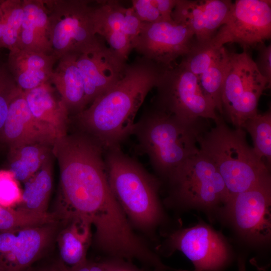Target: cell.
Here are the masks:
<instances>
[{
	"mask_svg": "<svg viewBox=\"0 0 271 271\" xmlns=\"http://www.w3.org/2000/svg\"><path fill=\"white\" fill-rule=\"evenodd\" d=\"M23 190L19 181L9 170H0V206L15 208L22 201Z\"/></svg>",
	"mask_w": 271,
	"mask_h": 271,
	"instance_id": "4dcf8cb0",
	"label": "cell"
},
{
	"mask_svg": "<svg viewBox=\"0 0 271 271\" xmlns=\"http://www.w3.org/2000/svg\"><path fill=\"white\" fill-rule=\"evenodd\" d=\"M270 37L271 1L236 0L210 43L217 48L235 43L246 50Z\"/></svg>",
	"mask_w": 271,
	"mask_h": 271,
	"instance_id": "30bf717a",
	"label": "cell"
},
{
	"mask_svg": "<svg viewBox=\"0 0 271 271\" xmlns=\"http://www.w3.org/2000/svg\"><path fill=\"white\" fill-rule=\"evenodd\" d=\"M205 120L181 119L153 105L135 122L132 134L154 170L168 178L199 151V139L207 130Z\"/></svg>",
	"mask_w": 271,
	"mask_h": 271,
	"instance_id": "3957f363",
	"label": "cell"
},
{
	"mask_svg": "<svg viewBox=\"0 0 271 271\" xmlns=\"http://www.w3.org/2000/svg\"><path fill=\"white\" fill-rule=\"evenodd\" d=\"M61 271H104L99 262H93L87 259L84 262L73 267L68 268L57 261Z\"/></svg>",
	"mask_w": 271,
	"mask_h": 271,
	"instance_id": "d590c367",
	"label": "cell"
},
{
	"mask_svg": "<svg viewBox=\"0 0 271 271\" xmlns=\"http://www.w3.org/2000/svg\"><path fill=\"white\" fill-rule=\"evenodd\" d=\"M246 50H227L221 101L223 114L235 128H241L248 118L258 113L259 99L270 88Z\"/></svg>",
	"mask_w": 271,
	"mask_h": 271,
	"instance_id": "8992f818",
	"label": "cell"
},
{
	"mask_svg": "<svg viewBox=\"0 0 271 271\" xmlns=\"http://www.w3.org/2000/svg\"><path fill=\"white\" fill-rule=\"evenodd\" d=\"M86 0H44L50 22L53 53L59 59L80 54L98 42L93 19L94 5Z\"/></svg>",
	"mask_w": 271,
	"mask_h": 271,
	"instance_id": "52a82bcc",
	"label": "cell"
},
{
	"mask_svg": "<svg viewBox=\"0 0 271 271\" xmlns=\"http://www.w3.org/2000/svg\"><path fill=\"white\" fill-rule=\"evenodd\" d=\"M2 2V1H0V9H1V5Z\"/></svg>",
	"mask_w": 271,
	"mask_h": 271,
	"instance_id": "74e56055",
	"label": "cell"
},
{
	"mask_svg": "<svg viewBox=\"0 0 271 271\" xmlns=\"http://www.w3.org/2000/svg\"><path fill=\"white\" fill-rule=\"evenodd\" d=\"M223 47L217 48L210 42L201 43L196 41L179 64L198 77L219 56Z\"/></svg>",
	"mask_w": 271,
	"mask_h": 271,
	"instance_id": "f546056e",
	"label": "cell"
},
{
	"mask_svg": "<svg viewBox=\"0 0 271 271\" xmlns=\"http://www.w3.org/2000/svg\"><path fill=\"white\" fill-rule=\"evenodd\" d=\"M59 221L55 212L35 213L0 206V232L39 226Z\"/></svg>",
	"mask_w": 271,
	"mask_h": 271,
	"instance_id": "83f0119b",
	"label": "cell"
},
{
	"mask_svg": "<svg viewBox=\"0 0 271 271\" xmlns=\"http://www.w3.org/2000/svg\"><path fill=\"white\" fill-rule=\"evenodd\" d=\"M51 146L33 144L10 149V169L19 182H26L52 154Z\"/></svg>",
	"mask_w": 271,
	"mask_h": 271,
	"instance_id": "d4e9b609",
	"label": "cell"
},
{
	"mask_svg": "<svg viewBox=\"0 0 271 271\" xmlns=\"http://www.w3.org/2000/svg\"><path fill=\"white\" fill-rule=\"evenodd\" d=\"M23 18L17 48L52 54L49 15L44 0H23Z\"/></svg>",
	"mask_w": 271,
	"mask_h": 271,
	"instance_id": "ffe728a7",
	"label": "cell"
},
{
	"mask_svg": "<svg viewBox=\"0 0 271 271\" xmlns=\"http://www.w3.org/2000/svg\"><path fill=\"white\" fill-rule=\"evenodd\" d=\"M52 153L60 171L55 212L59 220L85 219L95 227V239L102 244L125 239L131 228L110 189L101 146L79 131L58 138Z\"/></svg>",
	"mask_w": 271,
	"mask_h": 271,
	"instance_id": "6da1fadb",
	"label": "cell"
},
{
	"mask_svg": "<svg viewBox=\"0 0 271 271\" xmlns=\"http://www.w3.org/2000/svg\"><path fill=\"white\" fill-rule=\"evenodd\" d=\"M29 271H61L57 262L40 267L33 266Z\"/></svg>",
	"mask_w": 271,
	"mask_h": 271,
	"instance_id": "8d00e7d4",
	"label": "cell"
},
{
	"mask_svg": "<svg viewBox=\"0 0 271 271\" xmlns=\"http://www.w3.org/2000/svg\"><path fill=\"white\" fill-rule=\"evenodd\" d=\"M94 5L93 19L97 35L122 60L133 50V42L143 23L133 10L115 0L98 1Z\"/></svg>",
	"mask_w": 271,
	"mask_h": 271,
	"instance_id": "5bb4252c",
	"label": "cell"
},
{
	"mask_svg": "<svg viewBox=\"0 0 271 271\" xmlns=\"http://www.w3.org/2000/svg\"><path fill=\"white\" fill-rule=\"evenodd\" d=\"M175 197L191 206L214 208L226 206L229 194L215 165L200 150L168 178Z\"/></svg>",
	"mask_w": 271,
	"mask_h": 271,
	"instance_id": "9c48e42d",
	"label": "cell"
},
{
	"mask_svg": "<svg viewBox=\"0 0 271 271\" xmlns=\"http://www.w3.org/2000/svg\"><path fill=\"white\" fill-rule=\"evenodd\" d=\"M19 88L12 76L0 87V138L11 102Z\"/></svg>",
	"mask_w": 271,
	"mask_h": 271,
	"instance_id": "d6a6232c",
	"label": "cell"
},
{
	"mask_svg": "<svg viewBox=\"0 0 271 271\" xmlns=\"http://www.w3.org/2000/svg\"><path fill=\"white\" fill-rule=\"evenodd\" d=\"M166 69L144 57L127 64L122 77L74 115L81 131L104 151L120 146L132 133L134 118L149 92Z\"/></svg>",
	"mask_w": 271,
	"mask_h": 271,
	"instance_id": "7a4b0ae2",
	"label": "cell"
},
{
	"mask_svg": "<svg viewBox=\"0 0 271 271\" xmlns=\"http://www.w3.org/2000/svg\"><path fill=\"white\" fill-rule=\"evenodd\" d=\"M99 262L104 271H147L121 258L110 257Z\"/></svg>",
	"mask_w": 271,
	"mask_h": 271,
	"instance_id": "e575fe53",
	"label": "cell"
},
{
	"mask_svg": "<svg viewBox=\"0 0 271 271\" xmlns=\"http://www.w3.org/2000/svg\"><path fill=\"white\" fill-rule=\"evenodd\" d=\"M62 222L63 227L57 236L59 251V259L57 261L66 267L71 268L87 260V252L92 237V225L78 217Z\"/></svg>",
	"mask_w": 271,
	"mask_h": 271,
	"instance_id": "603a6c76",
	"label": "cell"
},
{
	"mask_svg": "<svg viewBox=\"0 0 271 271\" xmlns=\"http://www.w3.org/2000/svg\"><path fill=\"white\" fill-rule=\"evenodd\" d=\"M52 154L44 162L40 169L25 182L23 198L16 208L35 213H45L53 186Z\"/></svg>",
	"mask_w": 271,
	"mask_h": 271,
	"instance_id": "cb8c5ba5",
	"label": "cell"
},
{
	"mask_svg": "<svg viewBox=\"0 0 271 271\" xmlns=\"http://www.w3.org/2000/svg\"><path fill=\"white\" fill-rule=\"evenodd\" d=\"M156 88L153 105L181 119H210L216 122L220 118L198 77L179 64L163 72Z\"/></svg>",
	"mask_w": 271,
	"mask_h": 271,
	"instance_id": "ba28073f",
	"label": "cell"
},
{
	"mask_svg": "<svg viewBox=\"0 0 271 271\" xmlns=\"http://www.w3.org/2000/svg\"><path fill=\"white\" fill-rule=\"evenodd\" d=\"M195 41L190 29L174 21L143 23L133 50L167 69L173 67L177 58L187 54Z\"/></svg>",
	"mask_w": 271,
	"mask_h": 271,
	"instance_id": "8fae6325",
	"label": "cell"
},
{
	"mask_svg": "<svg viewBox=\"0 0 271 271\" xmlns=\"http://www.w3.org/2000/svg\"><path fill=\"white\" fill-rule=\"evenodd\" d=\"M23 0H2L0 9V49L17 48L23 18Z\"/></svg>",
	"mask_w": 271,
	"mask_h": 271,
	"instance_id": "484cf974",
	"label": "cell"
},
{
	"mask_svg": "<svg viewBox=\"0 0 271 271\" xmlns=\"http://www.w3.org/2000/svg\"><path fill=\"white\" fill-rule=\"evenodd\" d=\"M241 128L251 136L253 149L257 156L270 169L271 164V111L269 110L247 119Z\"/></svg>",
	"mask_w": 271,
	"mask_h": 271,
	"instance_id": "4316f807",
	"label": "cell"
},
{
	"mask_svg": "<svg viewBox=\"0 0 271 271\" xmlns=\"http://www.w3.org/2000/svg\"><path fill=\"white\" fill-rule=\"evenodd\" d=\"M270 183L236 194L225 206L236 229L256 243L268 242L270 237Z\"/></svg>",
	"mask_w": 271,
	"mask_h": 271,
	"instance_id": "7c38bea8",
	"label": "cell"
},
{
	"mask_svg": "<svg viewBox=\"0 0 271 271\" xmlns=\"http://www.w3.org/2000/svg\"><path fill=\"white\" fill-rule=\"evenodd\" d=\"M257 55L254 61L260 73L267 80L271 86V45H266L264 43L256 46Z\"/></svg>",
	"mask_w": 271,
	"mask_h": 271,
	"instance_id": "836d02e7",
	"label": "cell"
},
{
	"mask_svg": "<svg viewBox=\"0 0 271 271\" xmlns=\"http://www.w3.org/2000/svg\"><path fill=\"white\" fill-rule=\"evenodd\" d=\"M23 91L30 111L37 119L54 128L60 137L67 134L69 113L50 81Z\"/></svg>",
	"mask_w": 271,
	"mask_h": 271,
	"instance_id": "44dd1931",
	"label": "cell"
},
{
	"mask_svg": "<svg viewBox=\"0 0 271 271\" xmlns=\"http://www.w3.org/2000/svg\"><path fill=\"white\" fill-rule=\"evenodd\" d=\"M60 137L54 128L33 115L19 88L10 104L1 138L12 149L33 144L53 146Z\"/></svg>",
	"mask_w": 271,
	"mask_h": 271,
	"instance_id": "e0dca14e",
	"label": "cell"
},
{
	"mask_svg": "<svg viewBox=\"0 0 271 271\" xmlns=\"http://www.w3.org/2000/svg\"><path fill=\"white\" fill-rule=\"evenodd\" d=\"M172 244L194 264L196 271H218L229 259L221 236L209 226L197 225L176 233Z\"/></svg>",
	"mask_w": 271,
	"mask_h": 271,
	"instance_id": "2e32d148",
	"label": "cell"
},
{
	"mask_svg": "<svg viewBox=\"0 0 271 271\" xmlns=\"http://www.w3.org/2000/svg\"><path fill=\"white\" fill-rule=\"evenodd\" d=\"M78 54L68 53L61 56L49 80L54 84L69 114L74 115L86 107L84 85L76 63Z\"/></svg>",
	"mask_w": 271,
	"mask_h": 271,
	"instance_id": "7402d4cb",
	"label": "cell"
},
{
	"mask_svg": "<svg viewBox=\"0 0 271 271\" xmlns=\"http://www.w3.org/2000/svg\"><path fill=\"white\" fill-rule=\"evenodd\" d=\"M198 146L216 166L230 197L271 182L269 169L247 144L242 128L233 129L220 118L201 136Z\"/></svg>",
	"mask_w": 271,
	"mask_h": 271,
	"instance_id": "277c9868",
	"label": "cell"
},
{
	"mask_svg": "<svg viewBox=\"0 0 271 271\" xmlns=\"http://www.w3.org/2000/svg\"><path fill=\"white\" fill-rule=\"evenodd\" d=\"M59 222L0 232V271H29L46 252Z\"/></svg>",
	"mask_w": 271,
	"mask_h": 271,
	"instance_id": "4fadbf2b",
	"label": "cell"
},
{
	"mask_svg": "<svg viewBox=\"0 0 271 271\" xmlns=\"http://www.w3.org/2000/svg\"><path fill=\"white\" fill-rule=\"evenodd\" d=\"M104 41L100 38L94 46L77 55L76 63L84 85L86 107L122 77L127 64Z\"/></svg>",
	"mask_w": 271,
	"mask_h": 271,
	"instance_id": "9a60e30c",
	"label": "cell"
},
{
	"mask_svg": "<svg viewBox=\"0 0 271 271\" xmlns=\"http://www.w3.org/2000/svg\"><path fill=\"white\" fill-rule=\"evenodd\" d=\"M227 50L223 47L219 56L198 77L205 94L212 100L216 111L223 114L221 93L226 64Z\"/></svg>",
	"mask_w": 271,
	"mask_h": 271,
	"instance_id": "f1b7e54d",
	"label": "cell"
},
{
	"mask_svg": "<svg viewBox=\"0 0 271 271\" xmlns=\"http://www.w3.org/2000/svg\"><path fill=\"white\" fill-rule=\"evenodd\" d=\"M58 59L54 53L16 48L9 51L7 64L18 87L27 91L49 81Z\"/></svg>",
	"mask_w": 271,
	"mask_h": 271,
	"instance_id": "d6986e66",
	"label": "cell"
},
{
	"mask_svg": "<svg viewBox=\"0 0 271 271\" xmlns=\"http://www.w3.org/2000/svg\"><path fill=\"white\" fill-rule=\"evenodd\" d=\"M131 4V8L142 22L166 21L158 8L156 0H133Z\"/></svg>",
	"mask_w": 271,
	"mask_h": 271,
	"instance_id": "1f68e13d",
	"label": "cell"
},
{
	"mask_svg": "<svg viewBox=\"0 0 271 271\" xmlns=\"http://www.w3.org/2000/svg\"><path fill=\"white\" fill-rule=\"evenodd\" d=\"M104 153L108 180L115 199L133 224L151 232L163 217L158 180L125 154L120 146Z\"/></svg>",
	"mask_w": 271,
	"mask_h": 271,
	"instance_id": "5b68a950",
	"label": "cell"
},
{
	"mask_svg": "<svg viewBox=\"0 0 271 271\" xmlns=\"http://www.w3.org/2000/svg\"><path fill=\"white\" fill-rule=\"evenodd\" d=\"M232 5L230 0H177L172 18L190 29L197 42L208 43L224 24Z\"/></svg>",
	"mask_w": 271,
	"mask_h": 271,
	"instance_id": "ac0fdd59",
	"label": "cell"
}]
</instances>
